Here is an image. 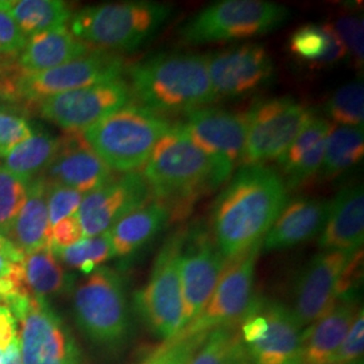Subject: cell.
Here are the masks:
<instances>
[{
	"label": "cell",
	"mask_w": 364,
	"mask_h": 364,
	"mask_svg": "<svg viewBox=\"0 0 364 364\" xmlns=\"http://www.w3.org/2000/svg\"><path fill=\"white\" fill-rule=\"evenodd\" d=\"M287 203L279 173L266 166H240L212 208V236L227 260L262 245Z\"/></svg>",
	"instance_id": "1"
},
{
	"label": "cell",
	"mask_w": 364,
	"mask_h": 364,
	"mask_svg": "<svg viewBox=\"0 0 364 364\" xmlns=\"http://www.w3.org/2000/svg\"><path fill=\"white\" fill-rule=\"evenodd\" d=\"M153 198L168 209L170 221L186 219L196 203L227 181L216 164L182 130L171 126L144 165Z\"/></svg>",
	"instance_id": "2"
},
{
	"label": "cell",
	"mask_w": 364,
	"mask_h": 364,
	"mask_svg": "<svg viewBox=\"0 0 364 364\" xmlns=\"http://www.w3.org/2000/svg\"><path fill=\"white\" fill-rule=\"evenodd\" d=\"M131 95L158 115L188 114L216 100L205 55L159 53L131 66Z\"/></svg>",
	"instance_id": "3"
},
{
	"label": "cell",
	"mask_w": 364,
	"mask_h": 364,
	"mask_svg": "<svg viewBox=\"0 0 364 364\" xmlns=\"http://www.w3.org/2000/svg\"><path fill=\"white\" fill-rule=\"evenodd\" d=\"M169 6L126 1L92 6L70 16V33L103 52H134L154 38L170 18Z\"/></svg>",
	"instance_id": "4"
},
{
	"label": "cell",
	"mask_w": 364,
	"mask_h": 364,
	"mask_svg": "<svg viewBox=\"0 0 364 364\" xmlns=\"http://www.w3.org/2000/svg\"><path fill=\"white\" fill-rule=\"evenodd\" d=\"M170 127L166 117L142 105H129L81 135L109 169L123 174L139 171Z\"/></svg>",
	"instance_id": "5"
},
{
	"label": "cell",
	"mask_w": 364,
	"mask_h": 364,
	"mask_svg": "<svg viewBox=\"0 0 364 364\" xmlns=\"http://www.w3.org/2000/svg\"><path fill=\"white\" fill-rule=\"evenodd\" d=\"M72 311L78 329L93 344L117 350L131 333L129 299L122 277L100 266L75 287Z\"/></svg>",
	"instance_id": "6"
},
{
	"label": "cell",
	"mask_w": 364,
	"mask_h": 364,
	"mask_svg": "<svg viewBox=\"0 0 364 364\" xmlns=\"http://www.w3.org/2000/svg\"><path fill=\"white\" fill-rule=\"evenodd\" d=\"M290 16L285 6L264 0H223L196 14L180 28L186 45L258 37L282 26Z\"/></svg>",
	"instance_id": "7"
},
{
	"label": "cell",
	"mask_w": 364,
	"mask_h": 364,
	"mask_svg": "<svg viewBox=\"0 0 364 364\" xmlns=\"http://www.w3.org/2000/svg\"><path fill=\"white\" fill-rule=\"evenodd\" d=\"M186 230L170 235L156 254L149 281L136 291L134 304L147 329L168 341L182 328L181 251Z\"/></svg>",
	"instance_id": "8"
},
{
	"label": "cell",
	"mask_w": 364,
	"mask_h": 364,
	"mask_svg": "<svg viewBox=\"0 0 364 364\" xmlns=\"http://www.w3.org/2000/svg\"><path fill=\"white\" fill-rule=\"evenodd\" d=\"M239 332L251 364H302L304 328L287 304L254 297Z\"/></svg>",
	"instance_id": "9"
},
{
	"label": "cell",
	"mask_w": 364,
	"mask_h": 364,
	"mask_svg": "<svg viewBox=\"0 0 364 364\" xmlns=\"http://www.w3.org/2000/svg\"><path fill=\"white\" fill-rule=\"evenodd\" d=\"M21 323L19 350L23 364H84L69 326L46 299L27 293L7 306Z\"/></svg>",
	"instance_id": "10"
},
{
	"label": "cell",
	"mask_w": 364,
	"mask_h": 364,
	"mask_svg": "<svg viewBox=\"0 0 364 364\" xmlns=\"http://www.w3.org/2000/svg\"><path fill=\"white\" fill-rule=\"evenodd\" d=\"M247 134L240 166H264L278 161L314 117L290 96L254 105L247 114Z\"/></svg>",
	"instance_id": "11"
},
{
	"label": "cell",
	"mask_w": 364,
	"mask_h": 364,
	"mask_svg": "<svg viewBox=\"0 0 364 364\" xmlns=\"http://www.w3.org/2000/svg\"><path fill=\"white\" fill-rule=\"evenodd\" d=\"M260 250L262 245H258L227 262L205 308L171 340L208 335L215 329L240 323L254 299L255 269Z\"/></svg>",
	"instance_id": "12"
},
{
	"label": "cell",
	"mask_w": 364,
	"mask_h": 364,
	"mask_svg": "<svg viewBox=\"0 0 364 364\" xmlns=\"http://www.w3.org/2000/svg\"><path fill=\"white\" fill-rule=\"evenodd\" d=\"M124 60L117 53L95 50L84 57L36 75L16 73L14 88L19 102L37 103L41 99L114 81L124 72Z\"/></svg>",
	"instance_id": "13"
},
{
	"label": "cell",
	"mask_w": 364,
	"mask_h": 364,
	"mask_svg": "<svg viewBox=\"0 0 364 364\" xmlns=\"http://www.w3.org/2000/svg\"><path fill=\"white\" fill-rule=\"evenodd\" d=\"M131 97L129 84L117 78L43 97L37 108L41 117L66 132H81L130 105Z\"/></svg>",
	"instance_id": "14"
},
{
	"label": "cell",
	"mask_w": 364,
	"mask_h": 364,
	"mask_svg": "<svg viewBox=\"0 0 364 364\" xmlns=\"http://www.w3.org/2000/svg\"><path fill=\"white\" fill-rule=\"evenodd\" d=\"M182 130L216 164L228 180L243 156L247 117L215 107H203L185 114Z\"/></svg>",
	"instance_id": "15"
},
{
	"label": "cell",
	"mask_w": 364,
	"mask_h": 364,
	"mask_svg": "<svg viewBox=\"0 0 364 364\" xmlns=\"http://www.w3.org/2000/svg\"><path fill=\"white\" fill-rule=\"evenodd\" d=\"M228 260L203 227L185 231L181 251L182 328L205 308ZM181 328V329H182Z\"/></svg>",
	"instance_id": "16"
},
{
	"label": "cell",
	"mask_w": 364,
	"mask_h": 364,
	"mask_svg": "<svg viewBox=\"0 0 364 364\" xmlns=\"http://www.w3.org/2000/svg\"><path fill=\"white\" fill-rule=\"evenodd\" d=\"M153 198L144 173L114 176L82 197L77 216L84 237L108 232L114 224Z\"/></svg>",
	"instance_id": "17"
},
{
	"label": "cell",
	"mask_w": 364,
	"mask_h": 364,
	"mask_svg": "<svg viewBox=\"0 0 364 364\" xmlns=\"http://www.w3.org/2000/svg\"><path fill=\"white\" fill-rule=\"evenodd\" d=\"M353 252L323 251L313 257L297 275L291 291V312L301 328L323 317L336 304L340 281Z\"/></svg>",
	"instance_id": "18"
},
{
	"label": "cell",
	"mask_w": 364,
	"mask_h": 364,
	"mask_svg": "<svg viewBox=\"0 0 364 364\" xmlns=\"http://www.w3.org/2000/svg\"><path fill=\"white\" fill-rule=\"evenodd\" d=\"M205 58L216 99L246 95L273 77V58L266 48L258 43L212 53Z\"/></svg>",
	"instance_id": "19"
},
{
	"label": "cell",
	"mask_w": 364,
	"mask_h": 364,
	"mask_svg": "<svg viewBox=\"0 0 364 364\" xmlns=\"http://www.w3.org/2000/svg\"><path fill=\"white\" fill-rule=\"evenodd\" d=\"M114 176V171L85 142L81 132H68L60 138L58 151L41 177L49 183H60L85 195Z\"/></svg>",
	"instance_id": "20"
},
{
	"label": "cell",
	"mask_w": 364,
	"mask_h": 364,
	"mask_svg": "<svg viewBox=\"0 0 364 364\" xmlns=\"http://www.w3.org/2000/svg\"><path fill=\"white\" fill-rule=\"evenodd\" d=\"M331 210V201L321 198H296L287 205L264 236L266 251L299 246L321 234Z\"/></svg>",
	"instance_id": "21"
},
{
	"label": "cell",
	"mask_w": 364,
	"mask_h": 364,
	"mask_svg": "<svg viewBox=\"0 0 364 364\" xmlns=\"http://www.w3.org/2000/svg\"><path fill=\"white\" fill-rule=\"evenodd\" d=\"M358 308V293H346L302 335V364L332 363L346 338Z\"/></svg>",
	"instance_id": "22"
},
{
	"label": "cell",
	"mask_w": 364,
	"mask_h": 364,
	"mask_svg": "<svg viewBox=\"0 0 364 364\" xmlns=\"http://www.w3.org/2000/svg\"><path fill=\"white\" fill-rule=\"evenodd\" d=\"M363 239V188H343L331 201L329 216L320 234V247L324 251L356 252L362 250Z\"/></svg>",
	"instance_id": "23"
},
{
	"label": "cell",
	"mask_w": 364,
	"mask_h": 364,
	"mask_svg": "<svg viewBox=\"0 0 364 364\" xmlns=\"http://www.w3.org/2000/svg\"><path fill=\"white\" fill-rule=\"evenodd\" d=\"M331 130L332 124L326 117L314 115L290 144L287 153L278 159L279 176L287 191L297 189L318 173Z\"/></svg>",
	"instance_id": "24"
},
{
	"label": "cell",
	"mask_w": 364,
	"mask_h": 364,
	"mask_svg": "<svg viewBox=\"0 0 364 364\" xmlns=\"http://www.w3.org/2000/svg\"><path fill=\"white\" fill-rule=\"evenodd\" d=\"M88 53H91V48L76 38L65 26L28 37L26 46L15 63L19 73L36 75L64 65Z\"/></svg>",
	"instance_id": "25"
},
{
	"label": "cell",
	"mask_w": 364,
	"mask_h": 364,
	"mask_svg": "<svg viewBox=\"0 0 364 364\" xmlns=\"http://www.w3.org/2000/svg\"><path fill=\"white\" fill-rule=\"evenodd\" d=\"M50 236L48 183L39 176L28 183L26 203L14 221L7 239L23 254H30L50 247Z\"/></svg>",
	"instance_id": "26"
},
{
	"label": "cell",
	"mask_w": 364,
	"mask_h": 364,
	"mask_svg": "<svg viewBox=\"0 0 364 364\" xmlns=\"http://www.w3.org/2000/svg\"><path fill=\"white\" fill-rule=\"evenodd\" d=\"M170 223L168 209L151 198L141 208L123 216L108 231L114 254L130 257L150 243Z\"/></svg>",
	"instance_id": "27"
},
{
	"label": "cell",
	"mask_w": 364,
	"mask_h": 364,
	"mask_svg": "<svg viewBox=\"0 0 364 364\" xmlns=\"http://www.w3.org/2000/svg\"><path fill=\"white\" fill-rule=\"evenodd\" d=\"M23 267L27 289L37 299L49 301L75 289L73 274L66 272L50 247L25 254Z\"/></svg>",
	"instance_id": "28"
},
{
	"label": "cell",
	"mask_w": 364,
	"mask_h": 364,
	"mask_svg": "<svg viewBox=\"0 0 364 364\" xmlns=\"http://www.w3.org/2000/svg\"><path fill=\"white\" fill-rule=\"evenodd\" d=\"M58 147L60 138L53 136L46 131H39L27 138L26 141L16 144L4 156L3 168L22 181L30 183L48 169L58 151Z\"/></svg>",
	"instance_id": "29"
},
{
	"label": "cell",
	"mask_w": 364,
	"mask_h": 364,
	"mask_svg": "<svg viewBox=\"0 0 364 364\" xmlns=\"http://www.w3.org/2000/svg\"><path fill=\"white\" fill-rule=\"evenodd\" d=\"M4 4L27 38L65 27L72 16L61 0H4Z\"/></svg>",
	"instance_id": "30"
},
{
	"label": "cell",
	"mask_w": 364,
	"mask_h": 364,
	"mask_svg": "<svg viewBox=\"0 0 364 364\" xmlns=\"http://www.w3.org/2000/svg\"><path fill=\"white\" fill-rule=\"evenodd\" d=\"M289 49L299 60L318 66L331 65L347 54L338 34L326 25L299 27L289 39Z\"/></svg>",
	"instance_id": "31"
},
{
	"label": "cell",
	"mask_w": 364,
	"mask_h": 364,
	"mask_svg": "<svg viewBox=\"0 0 364 364\" xmlns=\"http://www.w3.org/2000/svg\"><path fill=\"white\" fill-rule=\"evenodd\" d=\"M363 154V127H332L318 174L324 180L333 178L362 161Z\"/></svg>",
	"instance_id": "32"
},
{
	"label": "cell",
	"mask_w": 364,
	"mask_h": 364,
	"mask_svg": "<svg viewBox=\"0 0 364 364\" xmlns=\"http://www.w3.org/2000/svg\"><path fill=\"white\" fill-rule=\"evenodd\" d=\"M189 364H251L239 332V324L209 332Z\"/></svg>",
	"instance_id": "33"
},
{
	"label": "cell",
	"mask_w": 364,
	"mask_h": 364,
	"mask_svg": "<svg viewBox=\"0 0 364 364\" xmlns=\"http://www.w3.org/2000/svg\"><path fill=\"white\" fill-rule=\"evenodd\" d=\"M57 259L69 269H76L85 275L95 272L107 260L115 257L109 234L82 237L70 247L52 250Z\"/></svg>",
	"instance_id": "34"
},
{
	"label": "cell",
	"mask_w": 364,
	"mask_h": 364,
	"mask_svg": "<svg viewBox=\"0 0 364 364\" xmlns=\"http://www.w3.org/2000/svg\"><path fill=\"white\" fill-rule=\"evenodd\" d=\"M25 254L7 239L0 248V304L10 306L28 291L23 267Z\"/></svg>",
	"instance_id": "35"
},
{
	"label": "cell",
	"mask_w": 364,
	"mask_h": 364,
	"mask_svg": "<svg viewBox=\"0 0 364 364\" xmlns=\"http://www.w3.org/2000/svg\"><path fill=\"white\" fill-rule=\"evenodd\" d=\"M326 112L344 127H363V81L356 80L338 88L326 103Z\"/></svg>",
	"instance_id": "36"
},
{
	"label": "cell",
	"mask_w": 364,
	"mask_h": 364,
	"mask_svg": "<svg viewBox=\"0 0 364 364\" xmlns=\"http://www.w3.org/2000/svg\"><path fill=\"white\" fill-rule=\"evenodd\" d=\"M27 188L28 183L0 166V236L6 239L26 203Z\"/></svg>",
	"instance_id": "37"
},
{
	"label": "cell",
	"mask_w": 364,
	"mask_h": 364,
	"mask_svg": "<svg viewBox=\"0 0 364 364\" xmlns=\"http://www.w3.org/2000/svg\"><path fill=\"white\" fill-rule=\"evenodd\" d=\"M205 338L207 335H201L196 338L164 341L139 364H189L191 358Z\"/></svg>",
	"instance_id": "38"
},
{
	"label": "cell",
	"mask_w": 364,
	"mask_h": 364,
	"mask_svg": "<svg viewBox=\"0 0 364 364\" xmlns=\"http://www.w3.org/2000/svg\"><path fill=\"white\" fill-rule=\"evenodd\" d=\"M48 183V208L50 227L77 215L84 193L60 183Z\"/></svg>",
	"instance_id": "39"
},
{
	"label": "cell",
	"mask_w": 364,
	"mask_h": 364,
	"mask_svg": "<svg viewBox=\"0 0 364 364\" xmlns=\"http://www.w3.org/2000/svg\"><path fill=\"white\" fill-rule=\"evenodd\" d=\"M33 135V129L26 117L15 108L0 109V156H6L16 144Z\"/></svg>",
	"instance_id": "40"
},
{
	"label": "cell",
	"mask_w": 364,
	"mask_h": 364,
	"mask_svg": "<svg viewBox=\"0 0 364 364\" xmlns=\"http://www.w3.org/2000/svg\"><path fill=\"white\" fill-rule=\"evenodd\" d=\"M331 27L338 34L347 52L351 53L356 65H363V18L358 15H344Z\"/></svg>",
	"instance_id": "41"
},
{
	"label": "cell",
	"mask_w": 364,
	"mask_h": 364,
	"mask_svg": "<svg viewBox=\"0 0 364 364\" xmlns=\"http://www.w3.org/2000/svg\"><path fill=\"white\" fill-rule=\"evenodd\" d=\"M364 350V313L359 309L352 321L351 326L335 355L332 363H353L363 360Z\"/></svg>",
	"instance_id": "42"
},
{
	"label": "cell",
	"mask_w": 364,
	"mask_h": 364,
	"mask_svg": "<svg viewBox=\"0 0 364 364\" xmlns=\"http://www.w3.org/2000/svg\"><path fill=\"white\" fill-rule=\"evenodd\" d=\"M26 36L14 21L4 0H0V53L16 58L26 46Z\"/></svg>",
	"instance_id": "43"
},
{
	"label": "cell",
	"mask_w": 364,
	"mask_h": 364,
	"mask_svg": "<svg viewBox=\"0 0 364 364\" xmlns=\"http://www.w3.org/2000/svg\"><path fill=\"white\" fill-rule=\"evenodd\" d=\"M84 237L82 228L78 220L77 215L66 218L52 227L50 247L52 250L66 248L76 245Z\"/></svg>",
	"instance_id": "44"
},
{
	"label": "cell",
	"mask_w": 364,
	"mask_h": 364,
	"mask_svg": "<svg viewBox=\"0 0 364 364\" xmlns=\"http://www.w3.org/2000/svg\"><path fill=\"white\" fill-rule=\"evenodd\" d=\"M18 336V321L11 311L0 304V356Z\"/></svg>",
	"instance_id": "45"
},
{
	"label": "cell",
	"mask_w": 364,
	"mask_h": 364,
	"mask_svg": "<svg viewBox=\"0 0 364 364\" xmlns=\"http://www.w3.org/2000/svg\"><path fill=\"white\" fill-rule=\"evenodd\" d=\"M15 75L7 76V77H0V109L15 108V105L21 103L16 96L15 88H14V76Z\"/></svg>",
	"instance_id": "46"
},
{
	"label": "cell",
	"mask_w": 364,
	"mask_h": 364,
	"mask_svg": "<svg viewBox=\"0 0 364 364\" xmlns=\"http://www.w3.org/2000/svg\"><path fill=\"white\" fill-rule=\"evenodd\" d=\"M0 364H23L21 358L18 336L14 338L11 344L7 347V350L0 356Z\"/></svg>",
	"instance_id": "47"
},
{
	"label": "cell",
	"mask_w": 364,
	"mask_h": 364,
	"mask_svg": "<svg viewBox=\"0 0 364 364\" xmlns=\"http://www.w3.org/2000/svg\"><path fill=\"white\" fill-rule=\"evenodd\" d=\"M18 72L19 70L16 68V63L14 61L13 57H9L0 53V77H7Z\"/></svg>",
	"instance_id": "48"
},
{
	"label": "cell",
	"mask_w": 364,
	"mask_h": 364,
	"mask_svg": "<svg viewBox=\"0 0 364 364\" xmlns=\"http://www.w3.org/2000/svg\"><path fill=\"white\" fill-rule=\"evenodd\" d=\"M6 240H7V239H6V237H3V236H0V248L3 247V245H4V243H6Z\"/></svg>",
	"instance_id": "49"
},
{
	"label": "cell",
	"mask_w": 364,
	"mask_h": 364,
	"mask_svg": "<svg viewBox=\"0 0 364 364\" xmlns=\"http://www.w3.org/2000/svg\"><path fill=\"white\" fill-rule=\"evenodd\" d=\"M328 364H363V360H358V362H353V363H328Z\"/></svg>",
	"instance_id": "50"
}]
</instances>
